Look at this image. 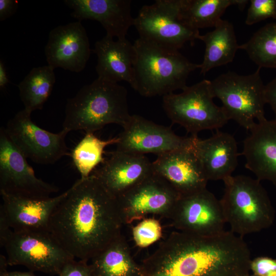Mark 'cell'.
<instances>
[{
    "instance_id": "cell-36",
    "label": "cell",
    "mask_w": 276,
    "mask_h": 276,
    "mask_svg": "<svg viewBox=\"0 0 276 276\" xmlns=\"http://www.w3.org/2000/svg\"><path fill=\"white\" fill-rule=\"evenodd\" d=\"M10 82L3 61L0 60V89H4Z\"/></svg>"
},
{
    "instance_id": "cell-39",
    "label": "cell",
    "mask_w": 276,
    "mask_h": 276,
    "mask_svg": "<svg viewBox=\"0 0 276 276\" xmlns=\"http://www.w3.org/2000/svg\"><path fill=\"white\" fill-rule=\"evenodd\" d=\"M243 276H246V275H243ZM254 276H256V275H254Z\"/></svg>"
},
{
    "instance_id": "cell-8",
    "label": "cell",
    "mask_w": 276,
    "mask_h": 276,
    "mask_svg": "<svg viewBox=\"0 0 276 276\" xmlns=\"http://www.w3.org/2000/svg\"><path fill=\"white\" fill-rule=\"evenodd\" d=\"M181 6V0H156L152 5L143 6L133 25L139 37L177 50L187 42L193 45L199 31L183 22Z\"/></svg>"
},
{
    "instance_id": "cell-12",
    "label": "cell",
    "mask_w": 276,
    "mask_h": 276,
    "mask_svg": "<svg viewBox=\"0 0 276 276\" xmlns=\"http://www.w3.org/2000/svg\"><path fill=\"white\" fill-rule=\"evenodd\" d=\"M168 218L175 229L185 233L213 236L225 231L220 200L206 188L179 197Z\"/></svg>"
},
{
    "instance_id": "cell-25",
    "label": "cell",
    "mask_w": 276,
    "mask_h": 276,
    "mask_svg": "<svg viewBox=\"0 0 276 276\" xmlns=\"http://www.w3.org/2000/svg\"><path fill=\"white\" fill-rule=\"evenodd\" d=\"M247 0H181L180 17L190 28L215 27L229 6L235 5L243 10Z\"/></svg>"
},
{
    "instance_id": "cell-13",
    "label": "cell",
    "mask_w": 276,
    "mask_h": 276,
    "mask_svg": "<svg viewBox=\"0 0 276 276\" xmlns=\"http://www.w3.org/2000/svg\"><path fill=\"white\" fill-rule=\"evenodd\" d=\"M123 130L118 136L116 150L127 153L159 155L193 145L195 137L180 136L170 127L157 124L144 117L131 115Z\"/></svg>"
},
{
    "instance_id": "cell-17",
    "label": "cell",
    "mask_w": 276,
    "mask_h": 276,
    "mask_svg": "<svg viewBox=\"0 0 276 276\" xmlns=\"http://www.w3.org/2000/svg\"><path fill=\"white\" fill-rule=\"evenodd\" d=\"M108 153L110 156L92 174L117 198L153 173L152 163L145 155L116 150Z\"/></svg>"
},
{
    "instance_id": "cell-27",
    "label": "cell",
    "mask_w": 276,
    "mask_h": 276,
    "mask_svg": "<svg viewBox=\"0 0 276 276\" xmlns=\"http://www.w3.org/2000/svg\"><path fill=\"white\" fill-rule=\"evenodd\" d=\"M119 141L118 136L102 140L94 133H85L71 153L73 163L81 175L80 178L89 176L96 167L104 162L105 159L103 155L105 147L116 145Z\"/></svg>"
},
{
    "instance_id": "cell-23",
    "label": "cell",
    "mask_w": 276,
    "mask_h": 276,
    "mask_svg": "<svg viewBox=\"0 0 276 276\" xmlns=\"http://www.w3.org/2000/svg\"><path fill=\"white\" fill-rule=\"evenodd\" d=\"M198 39L205 45L203 59L199 64L200 74L203 75L213 68L232 62L239 48L233 25L223 19L212 31L200 34Z\"/></svg>"
},
{
    "instance_id": "cell-19",
    "label": "cell",
    "mask_w": 276,
    "mask_h": 276,
    "mask_svg": "<svg viewBox=\"0 0 276 276\" xmlns=\"http://www.w3.org/2000/svg\"><path fill=\"white\" fill-rule=\"evenodd\" d=\"M73 10L71 16L81 21L91 19L100 22L106 35L124 39L128 29L134 25L130 0H65Z\"/></svg>"
},
{
    "instance_id": "cell-20",
    "label": "cell",
    "mask_w": 276,
    "mask_h": 276,
    "mask_svg": "<svg viewBox=\"0 0 276 276\" xmlns=\"http://www.w3.org/2000/svg\"><path fill=\"white\" fill-rule=\"evenodd\" d=\"M4 211L14 232H48L50 216L67 190L59 195L44 199H34L0 193Z\"/></svg>"
},
{
    "instance_id": "cell-3",
    "label": "cell",
    "mask_w": 276,
    "mask_h": 276,
    "mask_svg": "<svg viewBox=\"0 0 276 276\" xmlns=\"http://www.w3.org/2000/svg\"><path fill=\"white\" fill-rule=\"evenodd\" d=\"M131 117L126 88L97 78L67 100L63 129L94 133L110 124L123 128Z\"/></svg>"
},
{
    "instance_id": "cell-29",
    "label": "cell",
    "mask_w": 276,
    "mask_h": 276,
    "mask_svg": "<svg viewBox=\"0 0 276 276\" xmlns=\"http://www.w3.org/2000/svg\"><path fill=\"white\" fill-rule=\"evenodd\" d=\"M132 234L136 245L145 247L161 238L162 228L157 219L145 218L133 227Z\"/></svg>"
},
{
    "instance_id": "cell-16",
    "label": "cell",
    "mask_w": 276,
    "mask_h": 276,
    "mask_svg": "<svg viewBox=\"0 0 276 276\" xmlns=\"http://www.w3.org/2000/svg\"><path fill=\"white\" fill-rule=\"evenodd\" d=\"M90 51L86 30L80 21L52 29L44 48L48 65L76 73L84 69Z\"/></svg>"
},
{
    "instance_id": "cell-35",
    "label": "cell",
    "mask_w": 276,
    "mask_h": 276,
    "mask_svg": "<svg viewBox=\"0 0 276 276\" xmlns=\"http://www.w3.org/2000/svg\"><path fill=\"white\" fill-rule=\"evenodd\" d=\"M265 98L275 114L276 118V77L265 86Z\"/></svg>"
},
{
    "instance_id": "cell-22",
    "label": "cell",
    "mask_w": 276,
    "mask_h": 276,
    "mask_svg": "<svg viewBox=\"0 0 276 276\" xmlns=\"http://www.w3.org/2000/svg\"><path fill=\"white\" fill-rule=\"evenodd\" d=\"M93 52L97 56L98 78L114 83L126 81L132 86L136 58L133 43L106 35L95 43Z\"/></svg>"
},
{
    "instance_id": "cell-4",
    "label": "cell",
    "mask_w": 276,
    "mask_h": 276,
    "mask_svg": "<svg viewBox=\"0 0 276 276\" xmlns=\"http://www.w3.org/2000/svg\"><path fill=\"white\" fill-rule=\"evenodd\" d=\"M133 45L136 53L131 86L145 97L164 96L184 89L189 74L199 68L179 50L139 37Z\"/></svg>"
},
{
    "instance_id": "cell-32",
    "label": "cell",
    "mask_w": 276,
    "mask_h": 276,
    "mask_svg": "<svg viewBox=\"0 0 276 276\" xmlns=\"http://www.w3.org/2000/svg\"><path fill=\"white\" fill-rule=\"evenodd\" d=\"M250 268L256 276H276V259L258 257L250 261Z\"/></svg>"
},
{
    "instance_id": "cell-9",
    "label": "cell",
    "mask_w": 276,
    "mask_h": 276,
    "mask_svg": "<svg viewBox=\"0 0 276 276\" xmlns=\"http://www.w3.org/2000/svg\"><path fill=\"white\" fill-rule=\"evenodd\" d=\"M8 265H22L31 271L59 275L74 258L49 232H14L5 245Z\"/></svg>"
},
{
    "instance_id": "cell-30",
    "label": "cell",
    "mask_w": 276,
    "mask_h": 276,
    "mask_svg": "<svg viewBox=\"0 0 276 276\" xmlns=\"http://www.w3.org/2000/svg\"><path fill=\"white\" fill-rule=\"evenodd\" d=\"M276 19V0H250L245 24L252 25L268 18Z\"/></svg>"
},
{
    "instance_id": "cell-21",
    "label": "cell",
    "mask_w": 276,
    "mask_h": 276,
    "mask_svg": "<svg viewBox=\"0 0 276 276\" xmlns=\"http://www.w3.org/2000/svg\"><path fill=\"white\" fill-rule=\"evenodd\" d=\"M194 148L208 180H223L238 166L237 142L231 134L217 130L209 138L195 137Z\"/></svg>"
},
{
    "instance_id": "cell-28",
    "label": "cell",
    "mask_w": 276,
    "mask_h": 276,
    "mask_svg": "<svg viewBox=\"0 0 276 276\" xmlns=\"http://www.w3.org/2000/svg\"><path fill=\"white\" fill-rule=\"evenodd\" d=\"M258 67L276 68V22L267 24L239 45Z\"/></svg>"
},
{
    "instance_id": "cell-34",
    "label": "cell",
    "mask_w": 276,
    "mask_h": 276,
    "mask_svg": "<svg viewBox=\"0 0 276 276\" xmlns=\"http://www.w3.org/2000/svg\"><path fill=\"white\" fill-rule=\"evenodd\" d=\"M18 2L16 0H0V20L3 21L17 11Z\"/></svg>"
},
{
    "instance_id": "cell-10",
    "label": "cell",
    "mask_w": 276,
    "mask_h": 276,
    "mask_svg": "<svg viewBox=\"0 0 276 276\" xmlns=\"http://www.w3.org/2000/svg\"><path fill=\"white\" fill-rule=\"evenodd\" d=\"M27 157L0 129V193L34 199L50 198L56 186L37 178Z\"/></svg>"
},
{
    "instance_id": "cell-1",
    "label": "cell",
    "mask_w": 276,
    "mask_h": 276,
    "mask_svg": "<svg viewBox=\"0 0 276 276\" xmlns=\"http://www.w3.org/2000/svg\"><path fill=\"white\" fill-rule=\"evenodd\" d=\"M117 198L93 174L80 178L54 209L48 232L74 258L92 259L122 235Z\"/></svg>"
},
{
    "instance_id": "cell-37",
    "label": "cell",
    "mask_w": 276,
    "mask_h": 276,
    "mask_svg": "<svg viewBox=\"0 0 276 276\" xmlns=\"http://www.w3.org/2000/svg\"><path fill=\"white\" fill-rule=\"evenodd\" d=\"M33 271L20 272V271H8L7 270L0 272V276H36Z\"/></svg>"
},
{
    "instance_id": "cell-15",
    "label": "cell",
    "mask_w": 276,
    "mask_h": 276,
    "mask_svg": "<svg viewBox=\"0 0 276 276\" xmlns=\"http://www.w3.org/2000/svg\"><path fill=\"white\" fill-rule=\"evenodd\" d=\"M194 144L157 155L152 162L153 172L168 182L179 197L206 189L209 181Z\"/></svg>"
},
{
    "instance_id": "cell-33",
    "label": "cell",
    "mask_w": 276,
    "mask_h": 276,
    "mask_svg": "<svg viewBox=\"0 0 276 276\" xmlns=\"http://www.w3.org/2000/svg\"><path fill=\"white\" fill-rule=\"evenodd\" d=\"M7 217L3 210L0 207V245L1 247H4V245L12 233Z\"/></svg>"
},
{
    "instance_id": "cell-31",
    "label": "cell",
    "mask_w": 276,
    "mask_h": 276,
    "mask_svg": "<svg viewBox=\"0 0 276 276\" xmlns=\"http://www.w3.org/2000/svg\"><path fill=\"white\" fill-rule=\"evenodd\" d=\"M59 276H96L91 264L87 261L74 259L67 262L62 268Z\"/></svg>"
},
{
    "instance_id": "cell-26",
    "label": "cell",
    "mask_w": 276,
    "mask_h": 276,
    "mask_svg": "<svg viewBox=\"0 0 276 276\" xmlns=\"http://www.w3.org/2000/svg\"><path fill=\"white\" fill-rule=\"evenodd\" d=\"M55 68L47 65L33 67L18 85L26 110L41 109L52 93L56 81Z\"/></svg>"
},
{
    "instance_id": "cell-5",
    "label": "cell",
    "mask_w": 276,
    "mask_h": 276,
    "mask_svg": "<svg viewBox=\"0 0 276 276\" xmlns=\"http://www.w3.org/2000/svg\"><path fill=\"white\" fill-rule=\"evenodd\" d=\"M223 181L224 194L219 200L232 232L243 237L272 224L273 210L260 180L240 175Z\"/></svg>"
},
{
    "instance_id": "cell-2",
    "label": "cell",
    "mask_w": 276,
    "mask_h": 276,
    "mask_svg": "<svg viewBox=\"0 0 276 276\" xmlns=\"http://www.w3.org/2000/svg\"><path fill=\"white\" fill-rule=\"evenodd\" d=\"M250 261L243 237L231 231L213 236L175 231L140 266L142 276H243Z\"/></svg>"
},
{
    "instance_id": "cell-18",
    "label": "cell",
    "mask_w": 276,
    "mask_h": 276,
    "mask_svg": "<svg viewBox=\"0 0 276 276\" xmlns=\"http://www.w3.org/2000/svg\"><path fill=\"white\" fill-rule=\"evenodd\" d=\"M243 141L245 167L259 180L276 185V118L258 121Z\"/></svg>"
},
{
    "instance_id": "cell-24",
    "label": "cell",
    "mask_w": 276,
    "mask_h": 276,
    "mask_svg": "<svg viewBox=\"0 0 276 276\" xmlns=\"http://www.w3.org/2000/svg\"><path fill=\"white\" fill-rule=\"evenodd\" d=\"M96 276H142L140 265L134 261L122 235L91 259Z\"/></svg>"
},
{
    "instance_id": "cell-7",
    "label": "cell",
    "mask_w": 276,
    "mask_h": 276,
    "mask_svg": "<svg viewBox=\"0 0 276 276\" xmlns=\"http://www.w3.org/2000/svg\"><path fill=\"white\" fill-rule=\"evenodd\" d=\"M214 98L211 81L204 79L187 86L179 94L163 96V107L172 124H179L195 136L203 130H218L229 121Z\"/></svg>"
},
{
    "instance_id": "cell-11",
    "label": "cell",
    "mask_w": 276,
    "mask_h": 276,
    "mask_svg": "<svg viewBox=\"0 0 276 276\" xmlns=\"http://www.w3.org/2000/svg\"><path fill=\"white\" fill-rule=\"evenodd\" d=\"M31 114L25 109L18 111L5 128L24 155L35 163L47 165L71 155L65 142L69 132L64 129L57 133L45 130L32 120Z\"/></svg>"
},
{
    "instance_id": "cell-14",
    "label": "cell",
    "mask_w": 276,
    "mask_h": 276,
    "mask_svg": "<svg viewBox=\"0 0 276 276\" xmlns=\"http://www.w3.org/2000/svg\"><path fill=\"white\" fill-rule=\"evenodd\" d=\"M179 198L168 182L153 172L117 199L124 224H130L148 214L168 218Z\"/></svg>"
},
{
    "instance_id": "cell-6",
    "label": "cell",
    "mask_w": 276,
    "mask_h": 276,
    "mask_svg": "<svg viewBox=\"0 0 276 276\" xmlns=\"http://www.w3.org/2000/svg\"><path fill=\"white\" fill-rule=\"evenodd\" d=\"M258 68L251 74L239 75L227 72L211 81L214 98L222 102V107L229 120L249 130L256 120L265 118V86ZM257 121V122H258Z\"/></svg>"
},
{
    "instance_id": "cell-38",
    "label": "cell",
    "mask_w": 276,
    "mask_h": 276,
    "mask_svg": "<svg viewBox=\"0 0 276 276\" xmlns=\"http://www.w3.org/2000/svg\"><path fill=\"white\" fill-rule=\"evenodd\" d=\"M8 266L7 258L3 255H0V272L7 270V267Z\"/></svg>"
}]
</instances>
